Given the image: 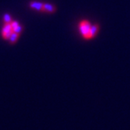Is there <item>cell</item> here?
<instances>
[{
  "instance_id": "1",
  "label": "cell",
  "mask_w": 130,
  "mask_h": 130,
  "mask_svg": "<svg viewBox=\"0 0 130 130\" xmlns=\"http://www.w3.org/2000/svg\"><path fill=\"white\" fill-rule=\"evenodd\" d=\"M92 25V24H91V23L87 20H83V21L79 22V24H78L79 32L84 39H86V40L91 39L90 30H91Z\"/></svg>"
},
{
  "instance_id": "2",
  "label": "cell",
  "mask_w": 130,
  "mask_h": 130,
  "mask_svg": "<svg viewBox=\"0 0 130 130\" xmlns=\"http://www.w3.org/2000/svg\"><path fill=\"white\" fill-rule=\"evenodd\" d=\"M13 33V29L12 27V25L10 23H7L5 24L4 26L3 27L2 29V36L4 39L9 40L10 37L11 36V35Z\"/></svg>"
},
{
  "instance_id": "3",
  "label": "cell",
  "mask_w": 130,
  "mask_h": 130,
  "mask_svg": "<svg viewBox=\"0 0 130 130\" xmlns=\"http://www.w3.org/2000/svg\"><path fill=\"white\" fill-rule=\"evenodd\" d=\"M30 7L34 9V10L37 11H43V7H44V3H40V2H37V1H33L31 2L29 4Z\"/></svg>"
},
{
  "instance_id": "4",
  "label": "cell",
  "mask_w": 130,
  "mask_h": 130,
  "mask_svg": "<svg viewBox=\"0 0 130 130\" xmlns=\"http://www.w3.org/2000/svg\"><path fill=\"white\" fill-rule=\"evenodd\" d=\"M99 30H100V25L98 24H94L92 25L91 30H90V37H91V39H93L94 37L97 35Z\"/></svg>"
},
{
  "instance_id": "5",
  "label": "cell",
  "mask_w": 130,
  "mask_h": 130,
  "mask_svg": "<svg viewBox=\"0 0 130 130\" xmlns=\"http://www.w3.org/2000/svg\"><path fill=\"white\" fill-rule=\"evenodd\" d=\"M56 10V7L50 4V3H44L43 7V12H47V13H53Z\"/></svg>"
},
{
  "instance_id": "6",
  "label": "cell",
  "mask_w": 130,
  "mask_h": 130,
  "mask_svg": "<svg viewBox=\"0 0 130 130\" xmlns=\"http://www.w3.org/2000/svg\"><path fill=\"white\" fill-rule=\"evenodd\" d=\"M19 34H17V33H15V32H13L12 35H11V36L10 37V39H9V41H10L11 43H13V42H15L17 40V39H18V37H19Z\"/></svg>"
},
{
  "instance_id": "7",
  "label": "cell",
  "mask_w": 130,
  "mask_h": 130,
  "mask_svg": "<svg viewBox=\"0 0 130 130\" xmlns=\"http://www.w3.org/2000/svg\"><path fill=\"white\" fill-rule=\"evenodd\" d=\"M3 21H4L5 24L11 23V22L13 21L12 18H11V16H10V14H8V13L4 14V16H3Z\"/></svg>"
}]
</instances>
